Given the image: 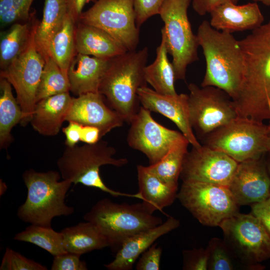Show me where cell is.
Returning a JSON list of instances; mask_svg holds the SVG:
<instances>
[{
  "mask_svg": "<svg viewBox=\"0 0 270 270\" xmlns=\"http://www.w3.org/2000/svg\"><path fill=\"white\" fill-rule=\"evenodd\" d=\"M188 104L190 124L203 138L238 116L234 102L224 90L213 86L200 88L190 83Z\"/></svg>",
  "mask_w": 270,
  "mask_h": 270,
  "instance_id": "7c38bea8",
  "label": "cell"
},
{
  "mask_svg": "<svg viewBox=\"0 0 270 270\" xmlns=\"http://www.w3.org/2000/svg\"><path fill=\"white\" fill-rule=\"evenodd\" d=\"M98 92H88L72 98L66 121L74 122L83 126L99 129L102 138L112 130L122 126L124 120L104 102Z\"/></svg>",
  "mask_w": 270,
  "mask_h": 270,
  "instance_id": "ac0fdd59",
  "label": "cell"
},
{
  "mask_svg": "<svg viewBox=\"0 0 270 270\" xmlns=\"http://www.w3.org/2000/svg\"><path fill=\"white\" fill-rule=\"evenodd\" d=\"M82 128V124L70 121L66 127L62 128V131L66 136V146H74L79 141H80Z\"/></svg>",
  "mask_w": 270,
  "mask_h": 270,
  "instance_id": "b9f144b4",
  "label": "cell"
},
{
  "mask_svg": "<svg viewBox=\"0 0 270 270\" xmlns=\"http://www.w3.org/2000/svg\"><path fill=\"white\" fill-rule=\"evenodd\" d=\"M68 12L73 20L76 23L82 13L85 4L90 2H96L98 0H66Z\"/></svg>",
  "mask_w": 270,
  "mask_h": 270,
  "instance_id": "ee69618b",
  "label": "cell"
},
{
  "mask_svg": "<svg viewBox=\"0 0 270 270\" xmlns=\"http://www.w3.org/2000/svg\"><path fill=\"white\" fill-rule=\"evenodd\" d=\"M160 44L156 48V56L151 64L146 66L144 75L146 82L156 92L164 94H176L175 74L172 62L168 58L164 35L162 32Z\"/></svg>",
  "mask_w": 270,
  "mask_h": 270,
  "instance_id": "83f0119b",
  "label": "cell"
},
{
  "mask_svg": "<svg viewBox=\"0 0 270 270\" xmlns=\"http://www.w3.org/2000/svg\"><path fill=\"white\" fill-rule=\"evenodd\" d=\"M254 2H260L266 6H270V0H252Z\"/></svg>",
  "mask_w": 270,
  "mask_h": 270,
  "instance_id": "681fc988",
  "label": "cell"
},
{
  "mask_svg": "<svg viewBox=\"0 0 270 270\" xmlns=\"http://www.w3.org/2000/svg\"><path fill=\"white\" fill-rule=\"evenodd\" d=\"M68 14L66 0H44L42 20L37 26L34 40L38 52L46 60L49 58L50 42Z\"/></svg>",
  "mask_w": 270,
  "mask_h": 270,
  "instance_id": "484cf974",
  "label": "cell"
},
{
  "mask_svg": "<svg viewBox=\"0 0 270 270\" xmlns=\"http://www.w3.org/2000/svg\"><path fill=\"white\" fill-rule=\"evenodd\" d=\"M238 162L225 153L205 145L188 152L180 178L182 182L211 183L228 186Z\"/></svg>",
  "mask_w": 270,
  "mask_h": 270,
  "instance_id": "9a60e30c",
  "label": "cell"
},
{
  "mask_svg": "<svg viewBox=\"0 0 270 270\" xmlns=\"http://www.w3.org/2000/svg\"><path fill=\"white\" fill-rule=\"evenodd\" d=\"M268 126L238 116L204 136V145L223 152L240 162L261 158L267 152Z\"/></svg>",
  "mask_w": 270,
  "mask_h": 270,
  "instance_id": "52a82bcc",
  "label": "cell"
},
{
  "mask_svg": "<svg viewBox=\"0 0 270 270\" xmlns=\"http://www.w3.org/2000/svg\"><path fill=\"white\" fill-rule=\"evenodd\" d=\"M35 33L26 50L0 72V78L6 79L15 90L16 100L24 114L20 124L24 126L32 119L46 62L36 48Z\"/></svg>",
  "mask_w": 270,
  "mask_h": 270,
  "instance_id": "4fadbf2b",
  "label": "cell"
},
{
  "mask_svg": "<svg viewBox=\"0 0 270 270\" xmlns=\"http://www.w3.org/2000/svg\"><path fill=\"white\" fill-rule=\"evenodd\" d=\"M265 154L238 163L228 188L239 206L252 205L270 197V178Z\"/></svg>",
  "mask_w": 270,
  "mask_h": 270,
  "instance_id": "2e32d148",
  "label": "cell"
},
{
  "mask_svg": "<svg viewBox=\"0 0 270 270\" xmlns=\"http://www.w3.org/2000/svg\"><path fill=\"white\" fill-rule=\"evenodd\" d=\"M38 22L33 12L28 21L14 23L0 32V70L6 68L26 50Z\"/></svg>",
  "mask_w": 270,
  "mask_h": 270,
  "instance_id": "d4e9b609",
  "label": "cell"
},
{
  "mask_svg": "<svg viewBox=\"0 0 270 270\" xmlns=\"http://www.w3.org/2000/svg\"><path fill=\"white\" fill-rule=\"evenodd\" d=\"M111 58L76 52L68 70L70 91L77 96L88 92H98Z\"/></svg>",
  "mask_w": 270,
  "mask_h": 270,
  "instance_id": "44dd1931",
  "label": "cell"
},
{
  "mask_svg": "<svg viewBox=\"0 0 270 270\" xmlns=\"http://www.w3.org/2000/svg\"><path fill=\"white\" fill-rule=\"evenodd\" d=\"M34 0H0V23L4 28L14 23L29 20Z\"/></svg>",
  "mask_w": 270,
  "mask_h": 270,
  "instance_id": "836d02e7",
  "label": "cell"
},
{
  "mask_svg": "<svg viewBox=\"0 0 270 270\" xmlns=\"http://www.w3.org/2000/svg\"><path fill=\"white\" fill-rule=\"evenodd\" d=\"M70 86L68 74L51 58L46 60L38 86L36 102L46 98L69 92Z\"/></svg>",
  "mask_w": 270,
  "mask_h": 270,
  "instance_id": "d6a6232c",
  "label": "cell"
},
{
  "mask_svg": "<svg viewBox=\"0 0 270 270\" xmlns=\"http://www.w3.org/2000/svg\"><path fill=\"white\" fill-rule=\"evenodd\" d=\"M84 218L96 226L114 250H118L132 236L163 222L143 202L119 204L108 198L98 201Z\"/></svg>",
  "mask_w": 270,
  "mask_h": 270,
  "instance_id": "8992f818",
  "label": "cell"
},
{
  "mask_svg": "<svg viewBox=\"0 0 270 270\" xmlns=\"http://www.w3.org/2000/svg\"><path fill=\"white\" fill-rule=\"evenodd\" d=\"M177 198L201 224L219 226L226 218L239 212L228 186L200 182H182Z\"/></svg>",
  "mask_w": 270,
  "mask_h": 270,
  "instance_id": "30bf717a",
  "label": "cell"
},
{
  "mask_svg": "<svg viewBox=\"0 0 270 270\" xmlns=\"http://www.w3.org/2000/svg\"><path fill=\"white\" fill-rule=\"evenodd\" d=\"M266 154V156L265 157V160L270 178V152H267Z\"/></svg>",
  "mask_w": 270,
  "mask_h": 270,
  "instance_id": "bcb514c9",
  "label": "cell"
},
{
  "mask_svg": "<svg viewBox=\"0 0 270 270\" xmlns=\"http://www.w3.org/2000/svg\"><path fill=\"white\" fill-rule=\"evenodd\" d=\"M138 192L142 201L149 210L162 212L177 198L178 188L163 182L148 168V166H137Z\"/></svg>",
  "mask_w": 270,
  "mask_h": 270,
  "instance_id": "cb8c5ba5",
  "label": "cell"
},
{
  "mask_svg": "<svg viewBox=\"0 0 270 270\" xmlns=\"http://www.w3.org/2000/svg\"><path fill=\"white\" fill-rule=\"evenodd\" d=\"M252 212L262 222L270 234V197L251 205Z\"/></svg>",
  "mask_w": 270,
  "mask_h": 270,
  "instance_id": "60d3db41",
  "label": "cell"
},
{
  "mask_svg": "<svg viewBox=\"0 0 270 270\" xmlns=\"http://www.w3.org/2000/svg\"><path fill=\"white\" fill-rule=\"evenodd\" d=\"M76 24L68 14L62 26L52 38L48 47L49 58H51L67 74L70 62L76 52Z\"/></svg>",
  "mask_w": 270,
  "mask_h": 270,
  "instance_id": "f546056e",
  "label": "cell"
},
{
  "mask_svg": "<svg viewBox=\"0 0 270 270\" xmlns=\"http://www.w3.org/2000/svg\"><path fill=\"white\" fill-rule=\"evenodd\" d=\"M66 250L79 256L108 247L104 236L91 222L86 221L61 231Z\"/></svg>",
  "mask_w": 270,
  "mask_h": 270,
  "instance_id": "4316f807",
  "label": "cell"
},
{
  "mask_svg": "<svg viewBox=\"0 0 270 270\" xmlns=\"http://www.w3.org/2000/svg\"><path fill=\"white\" fill-rule=\"evenodd\" d=\"M138 95L143 107L150 112L159 113L173 122L192 147L201 146L190 124L188 94H162L144 86L138 89Z\"/></svg>",
  "mask_w": 270,
  "mask_h": 270,
  "instance_id": "e0dca14e",
  "label": "cell"
},
{
  "mask_svg": "<svg viewBox=\"0 0 270 270\" xmlns=\"http://www.w3.org/2000/svg\"><path fill=\"white\" fill-rule=\"evenodd\" d=\"M162 254V248L154 244L139 257L136 270H159Z\"/></svg>",
  "mask_w": 270,
  "mask_h": 270,
  "instance_id": "ab89813d",
  "label": "cell"
},
{
  "mask_svg": "<svg viewBox=\"0 0 270 270\" xmlns=\"http://www.w3.org/2000/svg\"><path fill=\"white\" fill-rule=\"evenodd\" d=\"M14 239L34 244L54 256L67 252L62 232L54 230L51 226L31 224L24 230L16 234Z\"/></svg>",
  "mask_w": 270,
  "mask_h": 270,
  "instance_id": "1f68e13d",
  "label": "cell"
},
{
  "mask_svg": "<svg viewBox=\"0 0 270 270\" xmlns=\"http://www.w3.org/2000/svg\"><path fill=\"white\" fill-rule=\"evenodd\" d=\"M24 114L13 96L11 84L5 78L0 80V147L6 148L13 140L12 128L21 122Z\"/></svg>",
  "mask_w": 270,
  "mask_h": 270,
  "instance_id": "f1b7e54d",
  "label": "cell"
},
{
  "mask_svg": "<svg viewBox=\"0 0 270 270\" xmlns=\"http://www.w3.org/2000/svg\"><path fill=\"white\" fill-rule=\"evenodd\" d=\"M210 26L216 30L232 33L254 30L262 24L264 17L256 2L236 5L227 1L210 12Z\"/></svg>",
  "mask_w": 270,
  "mask_h": 270,
  "instance_id": "ffe728a7",
  "label": "cell"
},
{
  "mask_svg": "<svg viewBox=\"0 0 270 270\" xmlns=\"http://www.w3.org/2000/svg\"><path fill=\"white\" fill-rule=\"evenodd\" d=\"M183 270H208V254L206 248H196L183 252Z\"/></svg>",
  "mask_w": 270,
  "mask_h": 270,
  "instance_id": "74e56055",
  "label": "cell"
},
{
  "mask_svg": "<svg viewBox=\"0 0 270 270\" xmlns=\"http://www.w3.org/2000/svg\"><path fill=\"white\" fill-rule=\"evenodd\" d=\"M268 129L269 133L270 134V122H269V124L268 125Z\"/></svg>",
  "mask_w": 270,
  "mask_h": 270,
  "instance_id": "f907efd6",
  "label": "cell"
},
{
  "mask_svg": "<svg viewBox=\"0 0 270 270\" xmlns=\"http://www.w3.org/2000/svg\"><path fill=\"white\" fill-rule=\"evenodd\" d=\"M6 184L2 180H0V195L4 194L6 190Z\"/></svg>",
  "mask_w": 270,
  "mask_h": 270,
  "instance_id": "7dc6e473",
  "label": "cell"
},
{
  "mask_svg": "<svg viewBox=\"0 0 270 270\" xmlns=\"http://www.w3.org/2000/svg\"><path fill=\"white\" fill-rule=\"evenodd\" d=\"M72 100L66 92L36 102L30 122L32 128L42 136H56L66 121Z\"/></svg>",
  "mask_w": 270,
  "mask_h": 270,
  "instance_id": "7402d4cb",
  "label": "cell"
},
{
  "mask_svg": "<svg viewBox=\"0 0 270 270\" xmlns=\"http://www.w3.org/2000/svg\"><path fill=\"white\" fill-rule=\"evenodd\" d=\"M78 22L103 30L127 51L135 50L139 43L134 0H98Z\"/></svg>",
  "mask_w": 270,
  "mask_h": 270,
  "instance_id": "8fae6325",
  "label": "cell"
},
{
  "mask_svg": "<svg viewBox=\"0 0 270 270\" xmlns=\"http://www.w3.org/2000/svg\"><path fill=\"white\" fill-rule=\"evenodd\" d=\"M219 226L234 258L250 269L264 268L259 264L270 258V234L256 216L238 212Z\"/></svg>",
  "mask_w": 270,
  "mask_h": 270,
  "instance_id": "ba28073f",
  "label": "cell"
},
{
  "mask_svg": "<svg viewBox=\"0 0 270 270\" xmlns=\"http://www.w3.org/2000/svg\"><path fill=\"white\" fill-rule=\"evenodd\" d=\"M228 0L236 2V0H192V5L194 10L200 15L202 16Z\"/></svg>",
  "mask_w": 270,
  "mask_h": 270,
  "instance_id": "7bdbcfd3",
  "label": "cell"
},
{
  "mask_svg": "<svg viewBox=\"0 0 270 270\" xmlns=\"http://www.w3.org/2000/svg\"><path fill=\"white\" fill-rule=\"evenodd\" d=\"M61 177L56 170H26L22 178L28 194L24 202L18 210V218L32 224L51 226L54 218L73 214L74 208L64 202L72 183L63 179L60 180Z\"/></svg>",
  "mask_w": 270,
  "mask_h": 270,
  "instance_id": "277c9868",
  "label": "cell"
},
{
  "mask_svg": "<svg viewBox=\"0 0 270 270\" xmlns=\"http://www.w3.org/2000/svg\"><path fill=\"white\" fill-rule=\"evenodd\" d=\"M114 148L101 139L92 144L66 146L56 164L63 180L72 184H81L94 188L108 193L113 196H128L142 200L139 192L135 194L123 193L107 186L100 174V167L112 165L120 167L126 165V158H115Z\"/></svg>",
  "mask_w": 270,
  "mask_h": 270,
  "instance_id": "5b68a950",
  "label": "cell"
},
{
  "mask_svg": "<svg viewBox=\"0 0 270 270\" xmlns=\"http://www.w3.org/2000/svg\"><path fill=\"white\" fill-rule=\"evenodd\" d=\"M150 111L140 107L130 122L127 142L132 148L148 158L150 165L161 160L170 150L184 137L177 130L166 128L156 122Z\"/></svg>",
  "mask_w": 270,
  "mask_h": 270,
  "instance_id": "5bb4252c",
  "label": "cell"
},
{
  "mask_svg": "<svg viewBox=\"0 0 270 270\" xmlns=\"http://www.w3.org/2000/svg\"><path fill=\"white\" fill-rule=\"evenodd\" d=\"M80 256L70 252L54 256L52 270H86L84 261L80 259Z\"/></svg>",
  "mask_w": 270,
  "mask_h": 270,
  "instance_id": "f35d334b",
  "label": "cell"
},
{
  "mask_svg": "<svg viewBox=\"0 0 270 270\" xmlns=\"http://www.w3.org/2000/svg\"><path fill=\"white\" fill-rule=\"evenodd\" d=\"M164 0H134L136 26L140 27L150 17L159 14Z\"/></svg>",
  "mask_w": 270,
  "mask_h": 270,
  "instance_id": "8d00e7d4",
  "label": "cell"
},
{
  "mask_svg": "<svg viewBox=\"0 0 270 270\" xmlns=\"http://www.w3.org/2000/svg\"><path fill=\"white\" fill-rule=\"evenodd\" d=\"M266 148L267 150V152H270V134L268 135L266 140Z\"/></svg>",
  "mask_w": 270,
  "mask_h": 270,
  "instance_id": "c3c4849f",
  "label": "cell"
},
{
  "mask_svg": "<svg viewBox=\"0 0 270 270\" xmlns=\"http://www.w3.org/2000/svg\"><path fill=\"white\" fill-rule=\"evenodd\" d=\"M148 54L144 47L112 58L99 87L98 93L129 124L140 109L138 90L146 86L144 69Z\"/></svg>",
  "mask_w": 270,
  "mask_h": 270,
  "instance_id": "3957f363",
  "label": "cell"
},
{
  "mask_svg": "<svg viewBox=\"0 0 270 270\" xmlns=\"http://www.w3.org/2000/svg\"><path fill=\"white\" fill-rule=\"evenodd\" d=\"M180 221L170 216L160 225L126 238L118 250L114 260L104 266L109 270H130L140 255L159 238L176 228Z\"/></svg>",
  "mask_w": 270,
  "mask_h": 270,
  "instance_id": "d6986e66",
  "label": "cell"
},
{
  "mask_svg": "<svg viewBox=\"0 0 270 270\" xmlns=\"http://www.w3.org/2000/svg\"><path fill=\"white\" fill-rule=\"evenodd\" d=\"M192 0H164L159 14L164 24L168 53L172 58L176 80H184L187 66L198 60V38L192 30L188 16Z\"/></svg>",
  "mask_w": 270,
  "mask_h": 270,
  "instance_id": "9c48e42d",
  "label": "cell"
},
{
  "mask_svg": "<svg viewBox=\"0 0 270 270\" xmlns=\"http://www.w3.org/2000/svg\"><path fill=\"white\" fill-rule=\"evenodd\" d=\"M99 129L90 126L82 125L80 141L88 144H94L101 139Z\"/></svg>",
  "mask_w": 270,
  "mask_h": 270,
  "instance_id": "f6af8a7d",
  "label": "cell"
},
{
  "mask_svg": "<svg viewBox=\"0 0 270 270\" xmlns=\"http://www.w3.org/2000/svg\"><path fill=\"white\" fill-rule=\"evenodd\" d=\"M206 249L208 254V270H233L234 266L232 252L224 240L212 238L208 242Z\"/></svg>",
  "mask_w": 270,
  "mask_h": 270,
  "instance_id": "e575fe53",
  "label": "cell"
},
{
  "mask_svg": "<svg viewBox=\"0 0 270 270\" xmlns=\"http://www.w3.org/2000/svg\"><path fill=\"white\" fill-rule=\"evenodd\" d=\"M196 36L206 63L201 86L218 88L234 100L238 94L244 72L238 40L230 32L213 28L206 20L199 26Z\"/></svg>",
  "mask_w": 270,
  "mask_h": 270,
  "instance_id": "7a4b0ae2",
  "label": "cell"
},
{
  "mask_svg": "<svg viewBox=\"0 0 270 270\" xmlns=\"http://www.w3.org/2000/svg\"><path fill=\"white\" fill-rule=\"evenodd\" d=\"M0 270H46L47 268L7 248L2 258Z\"/></svg>",
  "mask_w": 270,
  "mask_h": 270,
  "instance_id": "d590c367",
  "label": "cell"
},
{
  "mask_svg": "<svg viewBox=\"0 0 270 270\" xmlns=\"http://www.w3.org/2000/svg\"><path fill=\"white\" fill-rule=\"evenodd\" d=\"M76 52L98 58H110L127 50L103 30L78 22L75 28Z\"/></svg>",
  "mask_w": 270,
  "mask_h": 270,
  "instance_id": "603a6c76",
  "label": "cell"
},
{
  "mask_svg": "<svg viewBox=\"0 0 270 270\" xmlns=\"http://www.w3.org/2000/svg\"><path fill=\"white\" fill-rule=\"evenodd\" d=\"M189 144L188 140L184 137L158 162L148 166V168L164 183L178 188V180Z\"/></svg>",
  "mask_w": 270,
  "mask_h": 270,
  "instance_id": "4dcf8cb0",
  "label": "cell"
},
{
  "mask_svg": "<svg viewBox=\"0 0 270 270\" xmlns=\"http://www.w3.org/2000/svg\"><path fill=\"white\" fill-rule=\"evenodd\" d=\"M244 72L237 97L238 116L263 122L270 120V20L238 40Z\"/></svg>",
  "mask_w": 270,
  "mask_h": 270,
  "instance_id": "6da1fadb",
  "label": "cell"
}]
</instances>
